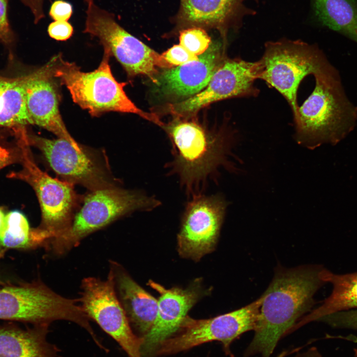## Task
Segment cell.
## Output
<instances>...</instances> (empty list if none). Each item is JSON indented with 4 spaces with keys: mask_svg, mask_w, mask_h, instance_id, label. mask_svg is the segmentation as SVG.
Segmentation results:
<instances>
[{
    "mask_svg": "<svg viewBox=\"0 0 357 357\" xmlns=\"http://www.w3.org/2000/svg\"><path fill=\"white\" fill-rule=\"evenodd\" d=\"M174 144L172 168L182 183L192 189L221 165L226 163L231 148L222 136H209L198 124L183 121L168 129Z\"/></svg>",
    "mask_w": 357,
    "mask_h": 357,
    "instance_id": "9",
    "label": "cell"
},
{
    "mask_svg": "<svg viewBox=\"0 0 357 357\" xmlns=\"http://www.w3.org/2000/svg\"><path fill=\"white\" fill-rule=\"evenodd\" d=\"M314 14L323 26L357 43V0H311Z\"/></svg>",
    "mask_w": 357,
    "mask_h": 357,
    "instance_id": "23",
    "label": "cell"
},
{
    "mask_svg": "<svg viewBox=\"0 0 357 357\" xmlns=\"http://www.w3.org/2000/svg\"><path fill=\"white\" fill-rule=\"evenodd\" d=\"M48 325L22 328L0 325V357H58L59 349L48 341Z\"/></svg>",
    "mask_w": 357,
    "mask_h": 357,
    "instance_id": "20",
    "label": "cell"
},
{
    "mask_svg": "<svg viewBox=\"0 0 357 357\" xmlns=\"http://www.w3.org/2000/svg\"><path fill=\"white\" fill-rule=\"evenodd\" d=\"M246 0H180L177 20L182 25L190 27L216 28L225 37L229 29L239 28L246 16L256 13L246 6Z\"/></svg>",
    "mask_w": 357,
    "mask_h": 357,
    "instance_id": "18",
    "label": "cell"
},
{
    "mask_svg": "<svg viewBox=\"0 0 357 357\" xmlns=\"http://www.w3.org/2000/svg\"><path fill=\"white\" fill-rule=\"evenodd\" d=\"M281 357V356L280 355H277L276 357Z\"/></svg>",
    "mask_w": 357,
    "mask_h": 357,
    "instance_id": "37",
    "label": "cell"
},
{
    "mask_svg": "<svg viewBox=\"0 0 357 357\" xmlns=\"http://www.w3.org/2000/svg\"><path fill=\"white\" fill-rule=\"evenodd\" d=\"M319 276L324 282L332 286V292L321 305L312 310L297 322L298 328L339 312L357 308V272L338 274L321 269Z\"/></svg>",
    "mask_w": 357,
    "mask_h": 357,
    "instance_id": "21",
    "label": "cell"
},
{
    "mask_svg": "<svg viewBox=\"0 0 357 357\" xmlns=\"http://www.w3.org/2000/svg\"><path fill=\"white\" fill-rule=\"evenodd\" d=\"M8 0H0V41L10 45L14 41V34L8 17Z\"/></svg>",
    "mask_w": 357,
    "mask_h": 357,
    "instance_id": "28",
    "label": "cell"
},
{
    "mask_svg": "<svg viewBox=\"0 0 357 357\" xmlns=\"http://www.w3.org/2000/svg\"><path fill=\"white\" fill-rule=\"evenodd\" d=\"M150 285L160 294L158 311L154 324L144 337L141 353L147 356L156 350L160 344L178 331L188 310L200 296L198 288L166 289L161 285L150 282Z\"/></svg>",
    "mask_w": 357,
    "mask_h": 357,
    "instance_id": "17",
    "label": "cell"
},
{
    "mask_svg": "<svg viewBox=\"0 0 357 357\" xmlns=\"http://www.w3.org/2000/svg\"><path fill=\"white\" fill-rule=\"evenodd\" d=\"M79 303V299L62 297L40 280L11 282L0 288V319L32 325L67 320L91 333L90 319Z\"/></svg>",
    "mask_w": 357,
    "mask_h": 357,
    "instance_id": "6",
    "label": "cell"
},
{
    "mask_svg": "<svg viewBox=\"0 0 357 357\" xmlns=\"http://www.w3.org/2000/svg\"><path fill=\"white\" fill-rule=\"evenodd\" d=\"M317 266L278 268L262 300L253 337L242 357H270L280 340L308 312L324 283Z\"/></svg>",
    "mask_w": 357,
    "mask_h": 357,
    "instance_id": "1",
    "label": "cell"
},
{
    "mask_svg": "<svg viewBox=\"0 0 357 357\" xmlns=\"http://www.w3.org/2000/svg\"><path fill=\"white\" fill-rule=\"evenodd\" d=\"M21 1L30 9L33 14L35 24L45 17L43 10L44 0H21Z\"/></svg>",
    "mask_w": 357,
    "mask_h": 357,
    "instance_id": "32",
    "label": "cell"
},
{
    "mask_svg": "<svg viewBox=\"0 0 357 357\" xmlns=\"http://www.w3.org/2000/svg\"><path fill=\"white\" fill-rule=\"evenodd\" d=\"M30 146L39 149L51 169L62 180L80 184L90 191L116 185L107 166L94 152L78 150L67 140L49 139L27 134Z\"/></svg>",
    "mask_w": 357,
    "mask_h": 357,
    "instance_id": "12",
    "label": "cell"
},
{
    "mask_svg": "<svg viewBox=\"0 0 357 357\" xmlns=\"http://www.w3.org/2000/svg\"><path fill=\"white\" fill-rule=\"evenodd\" d=\"M11 282H10L8 280H5L0 277V288H1L9 283H10Z\"/></svg>",
    "mask_w": 357,
    "mask_h": 357,
    "instance_id": "35",
    "label": "cell"
},
{
    "mask_svg": "<svg viewBox=\"0 0 357 357\" xmlns=\"http://www.w3.org/2000/svg\"><path fill=\"white\" fill-rule=\"evenodd\" d=\"M258 62L259 79L284 97L294 116L298 107L297 91L302 79L334 68L317 46L286 39L267 42Z\"/></svg>",
    "mask_w": 357,
    "mask_h": 357,
    "instance_id": "7",
    "label": "cell"
},
{
    "mask_svg": "<svg viewBox=\"0 0 357 357\" xmlns=\"http://www.w3.org/2000/svg\"><path fill=\"white\" fill-rule=\"evenodd\" d=\"M86 18L83 31L96 37L122 65L130 77L148 76L155 83L158 68L169 69L170 64L157 52L133 36L116 20L115 15L98 6L94 0H84Z\"/></svg>",
    "mask_w": 357,
    "mask_h": 357,
    "instance_id": "8",
    "label": "cell"
},
{
    "mask_svg": "<svg viewBox=\"0 0 357 357\" xmlns=\"http://www.w3.org/2000/svg\"><path fill=\"white\" fill-rule=\"evenodd\" d=\"M48 33L54 40L66 41L72 36L73 28L68 21H54L49 25Z\"/></svg>",
    "mask_w": 357,
    "mask_h": 357,
    "instance_id": "29",
    "label": "cell"
},
{
    "mask_svg": "<svg viewBox=\"0 0 357 357\" xmlns=\"http://www.w3.org/2000/svg\"><path fill=\"white\" fill-rule=\"evenodd\" d=\"M27 134L21 132L15 135L22 168L10 173L7 177L29 183L38 197L42 219L37 227L31 229V241L34 248L44 247L69 227L82 199L75 191L74 184L53 178L39 168L31 154Z\"/></svg>",
    "mask_w": 357,
    "mask_h": 357,
    "instance_id": "3",
    "label": "cell"
},
{
    "mask_svg": "<svg viewBox=\"0 0 357 357\" xmlns=\"http://www.w3.org/2000/svg\"><path fill=\"white\" fill-rule=\"evenodd\" d=\"M179 44L191 53L199 56L211 45V38L206 32L199 27L183 30L179 34Z\"/></svg>",
    "mask_w": 357,
    "mask_h": 357,
    "instance_id": "25",
    "label": "cell"
},
{
    "mask_svg": "<svg viewBox=\"0 0 357 357\" xmlns=\"http://www.w3.org/2000/svg\"><path fill=\"white\" fill-rule=\"evenodd\" d=\"M354 357H357V348L354 349Z\"/></svg>",
    "mask_w": 357,
    "mask_h": 357,
    "instance_id": "36",
    "label": "cell"
},
{
    "mask_svg": "<svg viewBox=\"0 0 357 357\" xmlns=\"http://www.w3.org/2000/svg\"><path fill=\"white\" fill-rule=\"evenodd\" d=\"M73 13L71 3L62 0L54 1L50 7L49 14L54 21H68Z\"/></svg>",
    "mask_w": 357,
    "mask_h": 357,
    "instance_id": "30",
    "label": "cell"
},
{
    "mask_svg": "<svg viewBox=\"0 0 357 357\" xmlns=\"http://www.w3.org/2000/svg\"><path fill=\"white\" fill-rule=\"evenodd\" d=\"M226 207L220 195L194 194L185 208L178 235L182 256L198 260L214 249Z\"/></svg>",
    "mask_w": 357,
    "mask_h": 357,
    "instance_id": "13",
    "label": "cell"
},
{
    "mask_svg": "<svg viewBox=\"0 0 357 357\" xmlns=\"http://www.w3.org/2000/svg\"><path fill=\"white\" fill-rule=\"evenodd\" d=\"M314 76L313 91L294 116L296 139L309 148L336 144L357 122V107L347 98L337 70L334 68Z\"/></svg>",
    "mask_w": 357,
    "mask_h": 357,
    "instance_id": "2",
    "label": "cell"
},
{
    "mask_svg": "<svg viewBox=\"0 0 357 357\" xmlns=\"http://www.w3.org/2000/svg\"><path fill=\"white\" fill-rule=\"evenodd\" d=\"M25 75L8 78L0 75V126L13 132L32 124L27 111Z\"/></svg>",
    "mask_w": 357,
    "mask_h": 357,
    "instance_id": "22",
    "label": "cell"
},
{
    "mask_svg": "<svg viewBox=\"0 0 357 357\" xmlns=\"http://www.w3.org/2000/svg\"><path fill=\"white\" fill-rule=\"evenodd\" d=\"M56 58L54 57L43 67L25 75L27 111L32 124L44 128L81 150L82 146L69 133L60 114V96L53 79Z\"/></svg>",
    "mask_w": 357,
    "mask_h": 357,
    "instance_id": "15",
    "label": "cell"
},
{
    "mask_svg": "<svg viewBox=\"0 0 357 357\" xmlns=\"http://www.w3.org/2000/svg\"><path fill=\"white\" fill-rule=\"evenodd\" d=\"M162 56L173 66L181 65L198 59L197 56L191 53L180 44L173 46L164 52Z\"/></svg>",
    "mask_w": 357,
    "mask_h": 357,
    "instance_id": "27",
    "label": "cell"
},
{
    "mask_svg": "<svg viewBox=\"0 0 357 357\" xmlns=\"http://www.w3.org/2000/svg\"><path fill=\"white\" fill-rule=\"evenodd\" d=\"M31 229L26 217L20 212L11 211L6 215V227L0 238V246L4 250L11 248H33Z\"/></svg>",
    "mask_w": 357,
    "mask_h": 357,
    "instance_id": "24",
    "label": "cell"
},
{
    "mask_svg": "<svg viewBox=\"0 0 357 357\" xmlns=\"http://www.w3.org/2000/svg\"><path fill=\"white\" fill-rule=\"evenodd\" d=\"M223 54L220 44H211L205 52L198 56L197 60L159 72L155 84L167 96L195 95L207 86L224 59Z\"/></svg>",
    "mask_w": 357,
    "mask_h": 357,
    "instance_id": "16",
    "label": "cell"
},
{
    "mask_svg": "<svg viewBox=\"0 0 357 357\" xmlns=\"http://www.w3.org/2000/svg\"><path fill=\"white\" fill-rule=\"evenodd\" d=\"M81 286L79 302L88 318L115 340L129 357H143V338L136 336L131 328L117 295L112 271L105 280L87 277Z\"/></svg>",
    "mask_w": 357,
    "mask_h": 357,
    "instance_id": "11",
    "label": "cell"
},
{
    "mask_svg": "<svg viewBox=\"0 0 357 357\" xmlns=\"http://www.w3.org/2000/svg\"><path fill=\"white\" fill-rule=\"evenodd\" d=\"M287 357H323L319 350L315 347H311L303 351H298Z\"/></svg>",
    "mask_w": 357,
    "mask_h": 357,
    "instance_id": "33",
    "label": "cell"
},
{
    "mask_svg": "<svg viewBox=\"0 0 357 357\" xmlns=\"http://www.w3.org/2000/svg\"><path fill=\"white\" fill-rule=\"evenodd\" d=\"M320 321L324 322L333 327L357 330V308L329 315Z\"/></svg>",
    "mask_w": 357,
    "mask_h": 357,
    "instance_id": "26",
    "label": "cell"
},
{
    "mask_svg": "<svg viewBox=\"0 0 357 357\" xmlns=\"http://www.w3.org/2000/svg\"><path fill=\"white\" fill-rule=\"evenodd\" d=\"M262 300L261 296L239 309L210 319L196 320L186 317L179 333L163 342L156 353L175 354L217 341L222 343L226 355L232 356V343L241 334L254 330Z\"/></svg>",
    "mask_w": 357,
    "mask_h": 357,
    "instance_id": "10",
    "label": "cell"
},
{
    "mask_svg": "<svg viewBox=\"0 0 357 357\" xmlns=\"http://www.w3.org/2000/svg\"><path fill=\"white\" fill-rule=\"evenodd\" d=\"M69 227L44 247L56 255H63L86 237L136 210H150L159 206L154 198L116 185L90 192L82 199Z\"/></svg>",
    "mask_w": 357,
    "mask_h": 357,
    "instance_id": "5",
    "label": "cell"
},
{
    "mask_svg": "<svg viewBox=\"0 0 357 357\" xmlns=\"http://www.w3.org/2000/svg\"><path fill=\"white\" fill-rule=\"evenodd\" d=\"M20 160V152H14L4 147L0 143V169Z\"/></svg>",
    "mask_w": 357,
    "mask_h": 357,
    "instance_id": "31",
    "label": "cell"
},
{
    "mask_svg": "<svg viewBox=\"0 0 357 357\" xmlns=\"http://www.w3.org/2000/svg\"><path fill=\"white\" fill-rule=\"evenodd\" d=\"M98 67L91 72L80 70L75 63L57 56L53 76L59 79L69 91L73 101L94 117L109 112L136 114L160 126L164 123L154 114L145 112L130 100L124 90L125 83L114 77L109 64L111 53L104 49Z\"/></svg>",
    "mask_w": 357,
    "mask_h": 357,
    "instance_id": "4",
    "label": "cell"
},
{
    "mask_svg": "<svg viewBox=\"0 0 357 357\" xmlns=\"http://www.w3.org/2000/svg\"><path fill=\"white\" fill-rule=\"evenodd\" d=\"M115 289L130 325L145 336L151 330L158 311V300L139 286L123 267L110 262Z\"/></svg>",
    "mask_w": 357,
    "mask_h": 357,
    "instance_id": "19",
    "label": "cell"
},
{
    "mask_svg": "<svg viewBox=\"0 0 357 357\" xmlns=\"http://www.w3.org/2000/svg\"><path fill=\"white\" fill-rule=\"evenodd\" d=\"M6 227V215L0 209V238L2 235Z\"/></svg>",
    "mask_w": 357,
    "mask_h": 357,
    "instance_id": "34",
    "label": "cell"
},
{
    "mask_svg": "<svg viewBox=\"0 0 357 357\" xmlns=\"http://www.w3.org/2000/svg\"><path fill=\"white\" fill-rule=\"evenodd\" d=\"M259 72L258 61L224 59L204 89L185 100L170 105L169 110L174 115L182 116L217 101L256 96L259 90L254 82L259 79Z\"/></svg>",
    "mask_w": 357,
    "mask_h": 357,
    "instance_id": "14",
    "label": "cell"
}]
</instances>
